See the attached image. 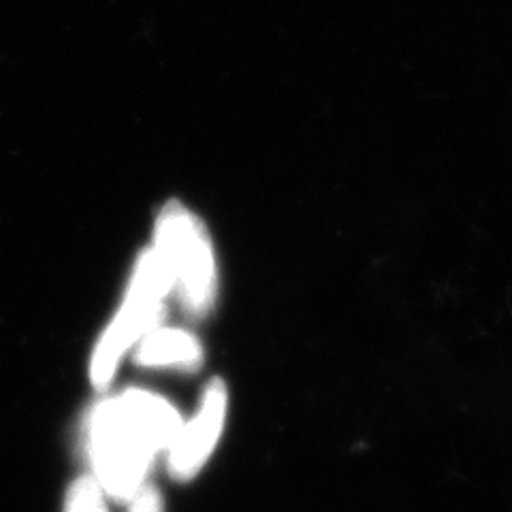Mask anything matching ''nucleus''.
Listing matches in <instances>:
<instances>
[{
  "label": "nucleus",
  "instance_id": "nucleus-6",
  "mask_svg": "<svg viewBox=\"0 0 512 512\" xmlns=\"http://www.w3.org/2000/svg\"><path fill=\"white\" fill-rule=\"evenodd\" d=\"M103 493L105 491L96 483V478H77L67 493L64 512H109Z\"/></svg>",
  "mask_w": 512,
  "mask_h": 512
},
{
  "label": "nucleus",
  "instance_id": "nucleus-1",
  "mask_svg": "<svg viewBox=\"0 0 512 512\" xmlns=\"http://www.w3.org/2000/svg\"><path fill=\"white\" fill-rule=\"evenodd\" d=\"M180 414L148 391H126L94 408L88 451L96 483L116 500L141 491L152 459L180 434Z\"/></svg>",
  "mask_w": 512,
  "mask_h": 512
},
{
  "label": "nucleus",
  "instance_id": "nucleus-2",
  "mask_svg": "<svg viewBox=\"0 0 512 512\" xmlns=\"http://www.w3.org/2000/svg\"><path fill=\"white\" fill-rule=\"evenodd\" d=\"M152 248L163 259L184 312L203 318L216 303L218 269L212 239L201 218L186 205L169 201L158 212Z\"/></svg>",
  "mask_w": 512,
  "mask_h": 512
},
{
  "label": "nucleus",
  "instance_id": "nucleus-3",
  "mask_svg": "<svg viewBox=\"0 0 512 512\" xmlns=\"http://www.w3.org/2000/svg\"><path fill=\"white\" fill-rule=\"evenodd\" d=\"M169 293L173 284L163 259L154 248L141 252L122 306L92 352L90 380L96 389H105L126 350L160 325Z\"/></svg>",
  "mask_w": 512,
  "mask_h": 512
},
{
  "label": "nucleus",
  "instance_id": "nucleus-7",
  "mask_svg": "<svg viewBox=\"0 0 512 512\" xmlns=\"http://www.w3.org/2000/svg\"><path fill=\"white\" fill-rule=\"evenodd\" d=\"M131 512H165L163 498L156 489H141L135 495V504Z\"/></svg>",
  "mask_w": 512,
  "mask_h": 512
},
{
  "label": "nucleus",
  "instance_id": "nucleus-4",
  "mask_svg": "<svg viewBox=\"0 0 512 512\" xmlns=\"http://www.w3.org/2000/svg\"><path fill=\"white\" fill-rule=\"evenodd\" d=\"M227 402L229 395L224 382L212 380L205 389L197 416L188 425H182L180 434L169 446V472L173 478L190 480L210 459L227 419Z\"/></svg>",
  "mask_w": 512,
  "mask_h": 512
},
{
  "label": "nucleus",
  "instance_id": "nucleus-5",
  "mask_svg": "<svg viewBox=\"0 0 512 512\" xmlns=\"http://www.w3.org/2000/svg\"><path fill=\"white\" fill-rule=\"evenodd\" d=\"M135 361L143 367L197 370L203 361V348L195 335L188 331L156 327L139 340Z\"/></svg>",
  "mask_w": 512,
  "mask_h": 512
}]
</instances>
